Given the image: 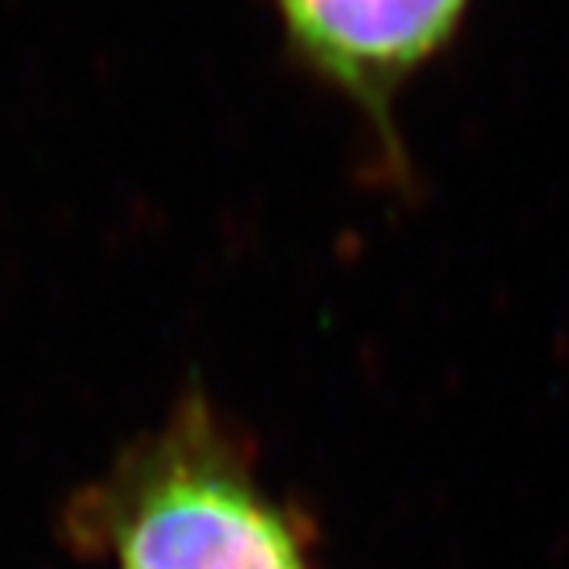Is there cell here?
Instances as JSON below:
<instances>
[{"instance_id": "7a4b0ae2", "label": "cell", "mask_w": 569, "mask_h": 569, "mask_svg": "<svg viewBox=\"0 0 569 569\" xmlns=\"http://www.w3.org/2000/svg\"><path fill=\"white\" fill-rule=\"evenodd\" d=\"M120 569H306L281 515L213 460L154 473L117 521Z\"/></svg>"}, {"instance_id": "6da1fadb", "label": "cell", "mask_w": 569, "mask_h": 569, "mask_svg": "<svg viewBox=\"0 0 569 569\" xmlns=\"http://www.w3.org/2000/svg\"><path fill=\"white\" fill-rule=\"evenodd\" d=\"M473 0H274L296 62L371 128L395 166L405 158L395 103L460 34Z\"/></svg>"}]
</instances>
